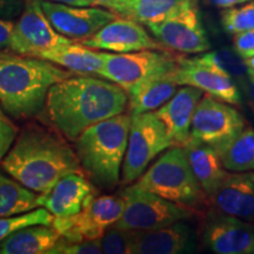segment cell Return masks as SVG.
<instances>
[{
	"label": "cell",
	"instance_id": "1",
	"mask_svg": "<svg viewBox=\"0 0 254 254\" xmlns=\"http://www.w3.org/2000/svg\"><path fill=\"white\" fill-rule=\"evenodd\" d=\"M127 100L126 92L112 81L72 74L50 87L44 109L51 125L74 141L87 127L124 113Z\"/></svg>",
	"mask_w": 254,
	"mask_h": 254
},
{
	"label": "cell",
	"instance_id": "2",
	"mask_svg": "<svg viewBox=\"0 0 254 254\" xmlns=\"http://www.w3.org/2000/svg\"><path fill=\"white\" fill-rule=\"evenodd\" d=\"M6 173L38 194H45L68 173H84L75 151L63 136L38 125H28L1 160Z\"/></svg>",
	"mask_w": 254,
	"mask_h": 254
},
{
	"label": "cell",
	"instance_id": "3",
	"mask_svg": "<svg viewBox=\"0 0 254 254\" xmlns=\"http://www.w3.org/2000/svg\"><path fill=\"white\" fill-rule=\"evenodd\" d=\"M73 72L38 57L0 52V106L14 119L44 110L50 87Z\"/></svg>",
	"mask_w": 254,
	"mask_h": 254
},
{
	"label": "cell",
	"instance_id": "4",
	"mask_svg": "<svg viewBox=\"0 0 254 254\" xmlns=\"http://www.w3.org/2000/svg\"><path fill=\"white\" fill-rule=\"evenodd\" d=\"M131 116L120 113L87 127L75 139L79 164L94 185L112 190L119 184Z\"/></svg>",
	"mask_w": 254,
	"mask_h": 254
},
{
	"label": "cell",
	"instance_id": "5",
	"mask_svg": "<svg viewBox=\"0 0 254 254\" xmlns=\"http://www.w3.org/2000/svg\"><path fill=\"white\" fill-rule=\"evenodd\" d=\"M144 189L174 204L199 208L207 196L192 172L183 146L168 147L136 182Z\"/></svg>",
	"mask_w": 254,
	"mask_h": 254
},
{
	"label": "cell",
	"instance_id": "6",
	"mask_svg": "<svg viewBox=\"0 0 254 254\" xmlns=\"http://www.w3.org/2000/svg\"><path fill=\"white\" fill-rule=\"evenodd\" d=\"M125 202L122 218L113 226L128 231H150L193 218L194 209L174 204L138 183L120 192Z\"/></svg>",
	"mask_w": 254,
	"mask_h": 254
},
{
	"label": "cell",
	"instance_id": "7",
	"mask_svg": "<svg viewBox=\"0 0 254 254\" xmlns=\"http://www.w3.org/2000/svg\"><path fill=\"white\" fill-rule=\"evenodd\" d=\"M171 146H174L173 140L168 135L166 127L153 112L131 116L122 166L123 184H131L138 180L151 161Z\"/></svg>",
	"mask_w": 254,
	"mask_h": 254
},
{
	"label": "cell",
	"instance_id": "8",
	"mask_svg": "<svg viewBox=\"0 0 254 254\" xmlns=\"http://www.w3.org/2000/svg\"><path fill=\"white\" fill-rule=\"evenodd\" d=\"M124 208L122 195H95L79 213L53 217L51 226L69 243L100 239L105 231L122 218Z\"/></svg>",
	"mask_w": 254,
	"mask_h": 254
},
{
	"label": "cell",
	"instance_id": "9",
	"mask_svg": "<svg viewBox=\"0 0 254 254\" xmlns=\"http://www.w3.org/2000/svg\"><path fill=\"white\" fill-rule=\"evenodd\" d=\"M245 127L244 117L230 104L202 94L193 113L190 136L218 150Z\"/></svg>",
	"mask_w": 254,
	"mask_h": 254
},
{
	"label": "cell",
	"instance_id": "10",
	"mask_svg": "<svg viewBox=\"0 0 254 254\" xmlns=\"http://www.w3.org/2000/svg\"><path fill=\"white\" fill-rule=\"evenodd\" d=\"M177 65L174 58L167 52L158 50H142L126 53L103 52V67L100 77L114 82L128 92L148 75L172 68Z\"/></svg>",
	"mask_w": 254,
	"mask_h": 254
},
{
	"label": "cell",
	"instance_id": "11",
	"mask_svg": "<svg viewBox=\"0 0 254 254\" xmlns=\"http://www.w3.org/2000/svg\"><path fill=\"white\" fill-rule=\"evenodd\" d=\"M71 41L51 25L41 8L40 0H26L14 23L9 51L15 55L38 57L47 50Z\"/></svg>",
	"mask_w": 254,
	"mask_h": 254
},
{
	"label": "cell",
	"instance_id": "12",
	"mask_svg": "<svg viewBox=\"0 0 254 254\" xmlns=\"http://www.w3.org/2000/svg\"><path fill=\"white\" fill-rule=\"evenodd\" d=\"M147 27L165 49L185 55H198L211 47L198 6L184 9L160 23L147 25Z\"/></svg>",
	"mask_w": 254,
	"mask_h": 254
},
{
	"label": "cell",
	"instance_id": "13",
	"mask_svg": "<svg viewBox=\"0 0 254 254\" xmlns=\"http://www.w3.org/2000/svg\"><path fill=\"white\" fill-rule=\"evenodd\" d=\"M40 5L55 30L73 41L87 39L118 17L109 9L94 6L79 7L47 0H40Z\"/></svg>",
	"mask_w": 254,
	"mask_h": 254
},
{
	"label": "cell",
	"instance_id": "14",
	"mask_svg": "<svg viewBox=\"0 0 254 254\" xmlns=\"http://www.w3.org/2000/svg\"><path fill=\"white\" fill-rule=\"evenodd\" d=\"M82 45L94 50L114 53L135 52L142 50L165 51L157 39H153L140 23L129 18L113 19L95 32L93 36L81 40Z\"/></svg>",
	"mask_w": 254,
	"mask_h": 254
},
{
	"label": "cell",
	"instance_id": "15",
	"mask_svg": "<svg viewBox=\"0 0 254 254\" xmlns=\"http://www.w3.org/2000/svg\"><path fill=\"white\" fill-rule=\"evenodd\" d=\"M204 243L217 254H254V225L217 213L206 222Z\"/></svg>",
	"mask_w": 254,
	"mask_h": 254
},
{
	"label": "cell",
	"instance_id": "16",
	"mask_svg": "<svg viewBox=\"0 0 254 254\" xmlns=\"http://www.w3.org/2000/svg\"><path fill=\"white\" fill-rule=\"evenodd\" d=\"M171 74L178 86H193L224 103L236 106L241 105V95L236 81L217 69L183 63L177 57V66Z\"/></svg>",
	"mask_w": 254,
	"mask_h": 254
},
{
	"label": "cell",
	"instance_id": "17",
	"mask_svg": "<svg viewBox=\"0 0 254 254\" xmlns=\"http://www.w3.org/2000/svg\"><path fill=\"white\" fill-rule=\"evenodd\" d=\"M95 196V190L84 173H68L45 194H39L38 205L53 217H69L81 211Z\"/></svg>",
	"mask_w": 254,
	"mask_h": 254
},
{
	"label": "cell",
	"instance_id": "18",
	"mask_svg": "<svg viewBox=\"0 0 254 254\" xmlns=\"http://www.w3.org/2000/svg\"><path fill=\"white\" fill-rule=\"evenodd\" d=\"M202 94L204 92L199 88L183 85L166 103L153 111L154 116L166 127L174 145L183 146L189 140L193 113Z\"/></svg>",
	"mask_w": 254,
	"mask_h": 254
},
{
	"label": "cell",
	"instance_id": "19",
	"mask_svg": "<svg viewBox=\"0 0 254 254\" xmlns=\"http://www.w3.org/2000/svg\"><path fill=\"white\" fill-rule=\"evenodd\" d=\"M194 246L193 231L182 221L150 231H133L132 254H178Z\"/></svg>",
	"mask_w": 254,
	"mask_h": 254
},
{
	"label": "cell",
	"instance_id": "20",
	"mask_svg": "<svg viewBox=\"0 0 254 254\" xmlns=\"http://www.w3.org/2000/svg\"><path fill=\"white\" fill-rule=\"evenodd\" d=\"M217 213L254 222V182L249 174H230L209 196Z\"/></svg>",
	"mask_w": 254,
	"mask_h": 254
},
{
	"label": "cell",
	"instance_id": "21",
	"mask_svg": "<svg viewBox=\"0 0 254 254\" xmlns=\"http://www.w3.org/2000/svg\"><path fill=\"white\" fill-rule=\"evenodd\" d=\"M183 147L196 182L209 199L228 174L222 166L217 148L190 136Z\"/></svg>",
	"mask_w": 254,
	"mask_h": 254
},
{
	"label": "cell",
	"instance_id": "22",
	"mask_svg": "<svg viewBox=\"0 0 254 254\" xmlns=\"http://www.w3.org/2000/svg\"><path fill=\"white\" fill-rule=\"evenodd\" d=\"M174 67L161 69L148 75L127 92L131 116L153 112L176 93L178 85L171 74Z\"/></svg>",
	"mask_w": 254,
	"mask_h": 254
},
{
	"label": "cell",
	"instance_id": "23",
	"mask_svg": "<svg viewBox=\"0 0 254 254\" xmlns=\"http://www.w3.org/2000/svg\"><path fill=\"white\" fill-rule=\"evenodd\" d=\"M38 58L49 60L77 74H98L103 67V52L71 41L40 53Z\"/></svg>",
	"mask_w": 254,
	"mask_h": 254
},
{
	"label": "cell",
	"instance_id": "24",
	"mask_svg": "<svg viewBox=\"0 0 254 254\" xmlns=\"http://www.w3.org/2000/svg\"><path fill=\"white\" fill-rule=\"evenodd\" d=\"M59 233L47 225H31L0 241V254H43L56 245Z\"/></svg>",
	"mask_w": 254,
	"mask_h": 254
},
{
	"label": "cell",
	"instance_id": "25",
	"mask_svg": "<svg viewBox=\"0 0 254 254\" xmlns=\"http://www.w3.org/2000/svg\"><path fill=\"white\" fill-rule=\"evenodd\" d=\"M217 151L226 171L234 173L254 171V129L245 127Z\"/></svg>",
	"mask_w": 254,
	"mask_h": 254
},
{
	"label": "cell",
	"instance_id": "26",
	"mask_svg": "<svg viewBox=\"0 0 254 254\" xmlns=\"http://www.w3.org/2000/svg\"><path fill=\"white\" fill-rule=\"evenodd\" d=\"M39 194L0 170V218L21 214L39 207Z\"/></svg>",
	"mask_w": 254,
	"mask_h": 254
},
{
	"label": "cell",
	"instance_id": "27",
	"mask_svg": "<svg viewBox=\"0 0 254 254\" xmlns=\"http://www.w3.org/2000/svg\"><path fill=\"white\" fill-rule=\"evenodd\" d=\"M193 6H198V0H132L129 19L147 26Z\"/></svg>",
	"mask_w": 254,
	"mask_h": 254
},
{
	"label": "cell",
	"instance_id": "28",
	"mask_svg": "<svg viewBox=\"0 0 254 254\" xmlns=\"http://www.w3.org/2000/svg\"><path fill=\"white\" fill-rule=\"evenodd\" d=\"M178 58L183 63L217 69L219 72L230 75L234 81L247 77L245 60L238 55L234 49H221L213 52H204L202 55L193 57V58H184V57H178Z\"/></svg>",
	"mask_w": 254,
	"mask_h": 254
},
{
	"label": "cell",
	"instance_id": "29",
	"mask_svg": "<svg viewBox=\"0 0 254 254\" xmlns=\"http://www.w3.org/2000/svg\"><path fill=\"white\" fill-rule=\"evenodd\" d=\"M53 215L44 207H37L32 211L11 217L0 218V241L7 238L13 232L31 225H47L51 226Z\"/></svg>",
	"mask_w": 254,
	"mask_h": 254
},
{
	"label": "cell",
	"instance_id": "30",
	"mask_svg": "<svg viewBox=\"0 0 254 254\" xmlns=\"http://www.w3.org/2000/svg\"><path fill=\"white\" fill-rule=\"evenodd\" d=\"M221 25L230 34L254 30V1L239 6L227 7L221 12Z\"/></svg>",
	"mask_w": 254,
	"mask_h": 254
},
{
	"label": "cell",
	"instance_id": "31",
	"mask_svg": "<svg viewBox=\"0 0 254 254\" xmlns=\"http://www.w3.org/2000/svg\"><path fill=\"white\" fill-rule=\"evenodd\" d=\"M133 231L111 226L100 238L101 253L132 254Z\"/></svg>",
	"mask_w": 254,
	"mask_h": 254
},
{
	"label": "cell",
	"instance_id": "32",
	"mask_svg": "<svg viewBox=\"0 0 254 254\" xmlns=\"http://www.w3.org/2000/svg\"><path fill=\"white\" fill-rule=\"evenodd\" d=\"M101 246L100 239L84 240L79 243H69V241L60 239L49 251V254H100Z\"/></svg>",
	"mask_w": 254,
	"mask_h": 254
},
{
	"label": "cell",
	"instance_id": "33",
	"mask_svg": "<svg viewBox=\"0 0 254 254\" xmlns=\"http://www.w3.org/2000/svg\"><path fill=\"white\" fill-rule=\"evenodd\" d=\"M18 135V129L8 119H0V163Z\"/></svg>",
	"mask_w": 254,
	"mask_h": 254
},
{
	"label": "cell",
	"instance_id": "34",
	"mask_svg": "<svg viewBox=\"0 0 254 254\" xmlns=\"http://www.w3.org/2000/svg\"><path fill=\"white\" fill-rule=\"evenodd\" d=\"M234 51L244 60L254 56V30L240 32L233 37Z\"/></svg>",
	"mask_w": 254,
	"mask_h": 254
},
{
	"label": "cell",
	"instance_id": "35",
	"mask_svg": "<svg viewBox=\"0 0 254 254\" xmlns=\"http://www.w3.org/2000/svg\"><path fill=\"white\" fill-rule=\"evenodd\" d=\"M26 0H0V18L13 20L20 15Z\"/></svg>",
	"mask_w": 254,
	"mask_h": 254
},
{
	"label": "cell",
	"instance_id": "36",
	"mask_svg": "<svg viewBox=\"0 0 254 254\" xmlns=\"http://www.w3.org/2000/svg\"><path fill=\"white\" fill-rule=\"evenodd\" d=\"M97 6H103L117 15L129 18L132 0H93Z\"/></svg>",
	"mask_w": 254,
	"mask_h": 254
},
{
	"label": "cell",
	"instance_id": "37",
	"mask_svg": "<svg viewBox=\"0 0 254 254\" xmlns=\"http://www.w3.org/2000/svg\"><path fill=\"white\" fill-rule=\"evenodd\" d=\"M14 23L12 20L0 18V52L9 50Z\"/></svg>",
	"mask_w": 254,
	"mask_h": 254
},
{
	"label": "cell",
	"instance_id": "38",
	"mask_svg": "<svg viewBox=\"0 0 254 254\" xmlns=\"http://www.w3.org/2000/svg\"><path fill=\"white\" fill-rule=\"evenodd\" d=\"M247 1H250V0H207L208 4L220 8L232 7V6L244 4V2H247Z\"/></svg>",
	"mask_w": 254,
	"mask_h": 254
},
{
	"label": "cell",
	"instance_id": "39",
	"mask_svg": "<svg viewBox=\"0 0 254 254\" xmlns=\"http://www.w3.org/2000/svg\"><path fill=\"white\" fill-rule=\"evenodd\" d=\"M47 1L58 2V4L69 5V6H79V7H87V6H95L93 0H47Z\"/></svg>",
	"mask_w": 254,
	"mask_h": 254
},
{
	"label": "cell",
	"instance_id": "40",
	"mask_svg": "<svg viewBox=\"0 0 254 254\" xmlns=\"http://www.w3.org/2000/svg\"><path fill=\"white\" fill-rule=\"evenodd\" d=\"M247 77H249L251 84H252L253 90H254V69L247 68Z\"/></svg>",
	"mask_w": 254,
	"mask_h": 254
},
{
	"label": "cell",
	"instance_id": "41",
	"mask_svg": "<svg viewBox=\"0 0 254 254\" xmlns=\"http://www.w3.org/2000/svg\"><path fill=\"white\" fill-rule=\"evenodd\" d=\"M245 64H246L247 68L254 69V56L251 57V58H249V59H245Z\"/></svg>",
	"mask_w": 254,
	"mask_h": 254
},
{
	"label": "cell",
	"instance_id": "42",
	"mask_svg": "<svg viewBox=\"0 0 254 254\" xmlns=\"http://www.w3.org/2000/svg\"><path fill=\"white\" fill-rule=\"evenodd\" d=\"M0 119H7V117H6V114L4 113V111H2L1 106H0Z\"/></svg>",
	"mask_w": 254,
	"mask_h": 254
},
{
	"label": "cell",
	"instance_id": "43",
	"mask_svg": "<svg viewBox=\"0 0 254 254\" xmlns=\"http://www.w3.org/2000/svg\"><path fill=\"white\" fill-rule=\"evenodd\" d=\"M247 174H249V176H250V178H251V179H252V180H253V182H254V172H252V173H247Z\"/></svg>",
	"mask_w": 254,
	"mask_h": 254
}]
</instances>
